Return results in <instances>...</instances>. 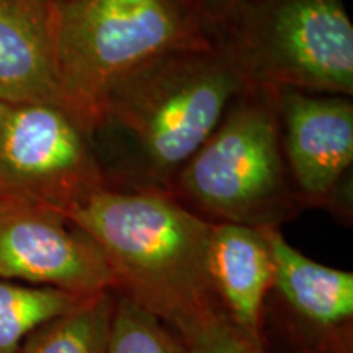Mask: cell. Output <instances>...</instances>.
Listing matches in <instances>:
<instances>
[{
	"mask_svg": "<svg viewBox=\"0 0 353 353\" xmlns=\"http://www.w3.org/2000/svg\"><path fill=\"white\" fill-rule=\"evenodd\" d=\"M247 88L216 37L156 57L120 79L88 128L108 187L169 192L185 162Z\"/></svg>",
	"mask_w": 353,
	"mask_h": 353,
	"instance_id": "cell-1",
	"label": "cell"
},
{
	"mask_svg": "<svg viewBox=\"0 0 353 353\" xmlns=\"http://www.w3.org/2000/svg\"><path fill=\"white\" fill-rule=\"evenodd\" d=\"M107 260L117 291L172 329L221 307L208 273L210 221L161 190H114L64 214Z\"/></svg>",
	"mask_w": 353,
	"mask_h": 353,
	"instance_id": "cell-2",
	"label": "cell"
},
{
	"mask_svg": "<svg viewBox=\"0 0 353 353\" xmlns=\"http://www.w3.org/2000/svg\"><path fill=\"white\" fill-rule=\"evenodd\" d=\"M57 76L69 112L88 132L107 92L156 57L208 44L200 0H68L52 6Z\"/></svg>",
	"mask_w": 353,
	"mask_h": 353,
	"instance_id": "cell-3",
	"label": "cell"
},
{
	"mask_svg": "<svg viewBox=\"0 0 353 353\" xmlns=\"http://www.w3.org/2000/svg\"><path fill=\"white\" fill-rule=\"evenodd\" d=\"M169 193L210 223L281 229L296 219L303 206L285 161L273 90L242 92Z\"/></svg>",
	"mask_w": 353,
	"mask_h": 353,
	"instance_id": "cell-4",
	"label": "cell"
},
{
	"mask_svg": "<svg viewBox=\"0 0 353 353\" xmlns=\"http://www.w3.org/2000/svg\"><path fill=\"white\" fill-rule=\"evenodd\" d=\"M249 87L353 95V25L343 0H241L214 25Z\"/></svg>",
	"mask_w": 353,
	"mask_h": 353,
	"instance_id": "cell-5",
	"label": "cell"
},
{
	"mask_svg": "<svg viewBox=\"0 0 353 353\" xmlns=\"http://www.w3.org/2000/svg\"><path fill=\"white\" fill-rule=\"evenodd\" d=\"M108 188L88 132L72 113L0 100V192L65 214Z\"/></svg>",
	"mask_w": 353,
	"mask_h": 353,
	"instance_id": "cell-6",
	"label": "cell"
},
{
	"mask_svg": "<svg viewBox=\"0 0 353 353\" xmlns=\"http://www.w3.org/2000/svg\"><path fill=\"white\" fill-rule=\"evenodd\" d=\"M0 278L76 296L114 290L100 247L51 206L0 192Z\"/></svg>",
	"mask_w": 353,
	"mask_h": 353,
	"instance_id": "cell-7",
	"label": "cell"
},
{
	"mask_svg": "<svg viewBox=\"0 0 353 353\" xmlns=\"http://www.w3.org/2000/svg\"><path fill=\"white\" fill-rule=\"evenodd\" d=\"M281 145L303 210L352 218L353 101L350 97L273 90Z\"/></svg>",
	"mask_w": 353,
	"mask_h": 353,
	"instance_id": "cell-8",
	"label": "cell"
},
{
	"mask_svg": "<svg viewBox=\"0 0 353 353\" xmlns=\"http://www.w3.org/2000/svg\"><path fill=\"white\" fill-rule=\"evenodd\" d=\"M273 260V286L307 350L352 353L353 273L327 267L294 249L281 229H263Z\"/></svg>",
	"mask_w": 353,
	"mask_h": 353,
	"instance_id": "cell-9",
	"label": "cell"
},
{
	"mask_svg": "<svg viewBox=\"0 0 353 353\" xmlns=\"http://www.w3.org/2000/svg\"><path fill=\"white\" fill-rule=\"evenodd\" d=\"M0 100L69 112L57 76L50 0H0Z\"/></svg>",
	"mask_w": 353,
	"mask_h": 353,
	"instance_id": "cell-10",
	"label": "cell"
},
{
	"mask_svg": "<svg viewBox=\"0 0 353 353\" xmlns=\"http://www.w3.org/2000/svg\"><path fill=\"white\" fill-rule=\"evenodd\" d=\"M208 273L228 319L241 332L263 343L265 304L273 286V260L263 229L211 224Z\"/></svg>",
	"mask_w": 353,
	"mask_h": 353,
	"instance_id": "cell-11",
	"label": "cell"
},
{
	"mask_svg": "<svg viewBox=\"0 0 353 353\" xmlns=\"http://www.w3.org/2000/svg\"><path fill=\"white\" fill-rule=\"evenodd\" d=\"M113 304L114 290L82 299L30 334L19 353H107Z\"/></svg>",
	"mask_w": 353,
	"mask_h": 353,
	"instance_id": "cell-12",
	"label": "cell"
},
{
	"mask_svg": "<svg viewBox=\"0 0 353 353\" xmlns=\"http://www.w3.org/2000/svg\"><path fill=\"white\" fill-rule=\"evenodd\" d=\"M82 299L85 298L0 278V353H19L30 334Z\"/></svg>",
	"mask_w": 353,
	"mask_h": 353,
	"instance_id": "cell-13",
	"label": "cell"
},
{
	"mask_svg": "<svg viewBox=\"0 0 353 353\" xmlns=\"http://www.w3.org/2000/svg\"><path fill=\"white\" fill-rule=\"evenodd\" d=\"M107 353H187L175 330L114 290Z\"/></svg>",
	"mask_w": 353,
	"mask_h": 353,
	"instance_id": "cell-14",
	"label": "cell"
},
{
	"mask_svg": "<svg viewBox=\"0 0 353 353\" xmlns=\"http://www.w3.org/2000/svg\"><path fill=\"white\" fill-rule=\"evenodd\" d=\"M187 353H268L262 342L241 332L223 307H214L174 329Z\"/></svg>",
	"mask_w": 353,
	"mask_h": 353,
	"instance_id": "cell-15",
	"label": "cell"
},
{
	"mask_svg": "<svg viewBox=\"0 0 353 353\" xmlns=\"http://www.w3.org/2000/svg\"><path fill=\"white\" fill-rule=\"evenodd\" d=\"M241 0H200L203 12L206 13L213 26L224 19Z\"/></svg>",
	"mask_w": 353,
	"mask_h": 353,
	"instance_id": "cell-16",
	"label": "cell"
},
{
	"mask_svg": "<svg viewBox=\"0 0 353 353\" xmlns=\"http://www.w3.org/2000/svg\"><path fill=\"white\" fill-rule=\"evenodd\" d=\"M303 353H341V352H322V350H304Z\"/></svg>",
	"mask_w": 353,
	"mask_h": 353,
	"instance_id": "cell-17",
	"label": "cell"
},
{
	"mask_svg": "<svg viewBox=\"0 0 353 353\" xmlns=\"http://www.w3.org/2000/svg\"><path fill=\"white\" fill-rule=\"evenodd\" d=\"M50 2L52 3V6H61V3H64V2H68V0H50Z\"/></svg>",
	"mask_w": 353,
	"mask_h": 353,
	"instance_id": "cell-18",
	"label": "cell"
}]
</instances>
